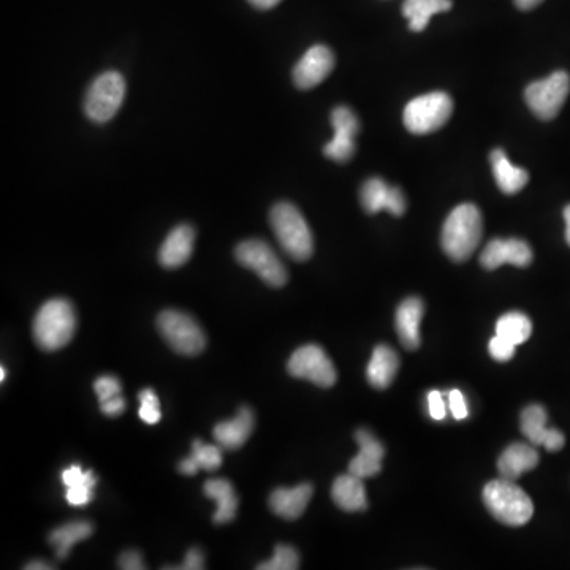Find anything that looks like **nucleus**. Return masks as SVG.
I'll return each mask as SVG.
<instances>
[{"label":"nucleus","mask_w":570,"mask_h":570,"mask_svg":"<svg viewBox=\"0 0 570 570\" xmlns=\"http://www.w3.org/2000/svg\"><path fill=\"white\" fill-rule=\"evenodd\" d=\"M126 407V399L119 395L108 399V401L100 403V411L107 415V417H118V415H121L122 412L126 411Z\"/></svg>","instance_id":"nucleus-40"},{"label":"nucleus","mask_w":570,"mask_h":570,"mask_svg":"<svg viewBox=\"0 0 570 570\" xmlns=\"http://www.w3.org/2000/svg\"><path fill=\"white\" fill-rule=\"evenodd\" d=\"M94 390L97 396H99L100 403H103V401H108V399L118 396L121 393L122 385L118 377L102 376L95 380Z\"/></svg>","instance_id":"nucleus-33"},{"label":"nucleus","mask_w":570,"mask_h":570,"mask_svg":"<svg viewBox=\"0 0 570 570\" xmlns=\"http://www.w3.org/2000/svg\"><path fill=\"white\" fill-rule=\"evenodd\" d=\"M513 2H515V5H517L520 10L528 12V10H534V8L539 7L544 0H513Z\"/></svg>","instance_id":"nucleus-41"},{"label":"nucleus","mask_w":570,"mask_h":570,"mask_svg":"<svg viewBox=\"0 0 570 570\" xmlns=\"http://www.w3.org/2000/svg\"><path fill=\"white\" fill-rule=\"evenodd\" d=\"M26 570H50L54 569V566H50V564L45 563V561H32V563L27 564L24 567Z\"/></svg>","instance_id":"nucleus-43"},{"label":"nucleus","mask_w":570,"mask_h":570,"mask_svg":"<svg viewBox=\"0 0 570 570\" xmlns=\"http://www.w3.org/2000/svg\"><path fill=\"white\" fill-rule=\"evenodd\" d=\"M314 488L311 483H301L295 488H278L270 496V509L284 520H298L309 506Z\"/></svg>","instance_id":"nucleus-20"},{"label":"nucleus","mask_w":570,"mask_h":570,"mask_svg":"<svg viewBox=\"0 0 570 570\" xmlns=\"http://www.w3.org/2000/svg\"><path fill=\"white\" fill-rule=\"evenodd\" d=\"M423 314H425V303L418 297L406 298L396 309V333L404 349L417 350L422 344L420 323Z\"/></svg>","instance_id":"nucleus-17"},{"label":"nucleus","mask_w":570,"mask_h":570,"mask_svg":"<svg viewBox=\"0 0 570 570\" xmlns=\"http://www.w3.org/2000/svg\"><path fill=\"white\" fill-rule=\"evenodd\" d=\"M564 221H566V241L570 246V205L564 208Z\"/></svg>","instance_id":"nucleus-44"},{"label":"nucleus","mask_w":570,"mask_h":570,"mask_svg":"<svg viewBox=\"0 0 570 570\" xmlns=\"http://www.w3.org/2000/svg\"><path fill=\"white\" fill-rule=\"evenodd\" d=\"M138 399H140V415L143 422L148 423V425H156L160 422L162 418V412H160L159 398H157L156 393L152 392L151 388H145L138 393Z\"/></svg>","instance_id":"nucleus-31"},{"label":"nucleus","mask_w":570,"mask_h":570,"mask_svg":"<svg viewBox=\"0 0 570 570\" xmlns=\"http://www.w3.org/2000/svg\"><path fill=\"white\" fill-rule=\"evenodd\" d=\"M118 567L124 570H143L146 569V564L137 550H127L119 556Z\"/></svg>","instance_id":"nucleus-38"},{"label":"nucleus","mask_w":570,"mask_h":570,"mask_svg":"<svg viewBox=\"0 0 570 570\" xmlns=\"http://www.w3.org/2000/svg\"><path fill=\"white\" fill-rule=\"evenodd\" d=\"M532 249L526 241L518 238H494L485 246L480 254V263L485 270H498L502 265H513L526 268L532 263Z\"/></svg>","instance_id":"nucleus-14"},{"label":"nucleus","mask_w":570,"mask_h":570,"mask_svg":"<svg viewBox=\"0 0 570 570\" xmlns=\"http://www.w3.org/2000/svg\"><path fill=\"white\" fill-rule=\"evenodd\" d=\"M287 369L290 376L309 380L312 384L323 388L333 387L338 380L333 361L327 352L316 344H308L295 350L287 363Z\"/></svg>","instance_id":"nucleus-10"},{"label":"nucleus","mask_w":570,"mask_h":570,"mask_svg":"<svg viewBox=\"0 0 570 570\" xmlns=\"http://www.w3.org/2000/svg\"><path fill=\"white\" fill-rule=\"evenodd\" d=\"M548 415L544 407L531 404L521 412V433L532 445H544L548 452H559L566 444V437L556 428H547Z\"/></svg>","instance_id":"nucleus-15"},{"label":"nucleus","mask_w":570,"mask_h":570,"mask_svg":"<svg viewBox=\"0 0 570 570\" xmlns=\"http://www.w3.org/2000/svg\"><path fill=\"white\" fill-rule=\"evenodd\" d=\"M203 491L209 499H214L217 504V510L213 517L214 525H227L230 521L235 520L236 510H238V496H236L232 483L225 479H209L206 480Z\"/></svg>","instance_id":"nucleus-25"},{"label":"nucleus","mask_w":570,"mask_h":570,"mask_svg":"<svg viewBox=\"0 0 570 570\" xmlns=\"http://www.w3.org/2000/svg\"><path fill=\"white\" fill-rule=\"evenodd\" d=\"M221 445L203 444L202 441L192 442V453L189 458L179 463V472L184 475H195L203 471H217L222 466Z\"/></svg>","instance_id":"nucleus-27"},{"label":"nucleus","mask_w":570,"mask_h":570,"mask_svg":"<svg viewBox=\"0 0 570 570\" xmlns=\"http://www.w3.org/2000/svg\"><path fill=\"white\" fill-rule=\"evenodd\" d=\"M355 441L358 442L360 450L349 463L350 474L357 475L363 480L379 474L382 471V461L385 456L384 445L380 444L379 439L365 428L355 433Z\"/></svg>","instance_id":"nucleus-16"},{"label":"nucleus","mask_w":570,"mask_h":570,"mask_svg":"<svg viewBox=\"0 0 570 570\" xmlns=\"http://www.w3.org/2000/svg\"><path fill=\"white\" fill-rule=\"evenodd\" d=\"M360 200L369 214L387 211L392 216L399 217L406 213L407 203L403 190L390 186L382 178L368 179L361 187Z\"/></svg>","instance_id":"nucleus-13"},{"label":"nucleus","mask_w":570,"mask_h":570,"mask_svg":"<svg viewBox=\"0 0 570 570\" xmlns=\"http://www.w3.org/2000/svg\"><path fill=\"white\" fill-rule=\"evenodd\" d=\"M483 502L496 520L513 528L526 525L534 513V504L528 494L513 480L502 477L485 485Z\"/></svg>","instance_id":"nucleus-4"},{"label":"nucleus","mask_w":570,"mask_h":570,"mask_svg":"<svg viewBox=\"0 0 570 570\" xmlns=\"http://www.w3.org/2000/svg\"><path fill=\"white\" fill-rule=\"evenodd\" d=\"M453 100L447 92L434 91L411 100L404 108V126L414 135L433 133L449 122Z\"/></svg>","instance_id":"nucleus-5"},{"label":"nucleus","mask_w":570,"mask_h":570,"mask_svg":"<svg viewBox=\"0 0 570 570\" xmlns=\"http://www.w3.org/2000/svg\"><path fill=\"white\" fill-rule=\"evenodd\" d=\"M428 412L433 420H444L447 415V407H445L444 395L439 390H433L428 393Z\"/></svg>","instance_id":"nucleus-37"},{"label":"nucleus","mask_w":570,"mask_h":570,"mask_svg":"<svg viewBox=\"0 0 570 570\" xmlns=\"http://www.w3.org/2000/svg\"><path fill=\"white\" fill-rule=\"evenodd\" d=\"M399 369V357L392 347L380 344L374 349L373 357L366 368V379L371 387L385 390L392 385Z\"/></svg>","instance_id":"nucleus-24"},{"label":"nucleus","mask_w":570,"mask_h":570,"mask_svg":"<svg viewBox=\"0 0 570 570\" xmlns=\"http://www.w3.org/2000/svg\"><path fill=\"white\" fill-rule=\"evenodd\" d=\"M65 498H67L70 506H88L89 502L94 498V487L92 485H80V487L67 488Z\"/></svg>","instance_id":"nucleus-35"},{"label":"nucleus","mask_w":570,"mask_h":570,"mask_svg":"<svg viewBox=\"0 0 570 570\" xmlns=\"http://www.w3.org/2000/svg\"><path fill=\"white\" fill-rule=\"evenodd\" d=\"M249 2L259 10H270V8L276 7L281 0H249Z\"/></svg>","instance_id":"nucleus-42"},{"label":"nucleus","mask_w":570,"mask_h":570,"mask_svg":"<svg viewBox=\"0 0 570 570\" xmlns=\"http://www.w3.org/2000/svg\"><path fill=\"white\" fill-rule=\"evenodd\" d=\"M540 458L532 445L515 442L509 445L499 456L498 471L502 479H520L525 472L532 471L539 464Z\"/></svg>","instance_id":"nucleus-21"},{"label":"nucleus","mask_w":570,"mask_h":570,"mask_svg":"<svg viewBox=\"0 0 570 570\" xmlns=\"http://www.w3.org/2000/svg\"><path fill=\"white\" fill-rule=\"evenodd\" d=\"M157 328L160 335L168 342V346L178 354L194 357L202 354L206 347V336L202 327L186 312L176 309L160 312V316L157 317Z\"/></svg>","instance_id":"nucleus-6"},{"label":"nucleus","mask_w":570,"mask_h":570,"mask_svg":"<svg viewBox=\"0 0 570 570\" xmlns=\"http://www.w3.org/2000/svg\"><path fill=\"white\" fill-rule=\"evenodd\" d=\"M335 69V54L325 45L309 48L293 69V83L301 91H309L322 83Z\"/></svg>","instance_id":"nucleus-12"},{"label":"nucleus","mask_w":570,"mask_h":570,"mask_svg":"<svg viewBox=\"0 0 570 570\" xmlns=\"http://www.w3.org/2000/svg\"><path fill=\"white\" fill-rule=\"evenodd\" d=\"M173 569H181V570L205 569V556H203L202 550H198V548H190V550L187 551L186 558H184L183 566L173 567Z\"/></svg>","instance_id":"nucleus-39"},{"label":"nucleus","mask_w":570,"mask_h":570,"mask_svg":"<svg viewBox=\"0 0 570 570\" xmlns=\"http://www.w3.org/2000/svg\"><path fill=\"white\" fill-rule=\"evenodd\" d=\"M126 97V80L118 72H105L97 76L89 86L84 99V111L91 121H111L122 107Z\"/></svg>","instance_id":"nucleus-7"},{"label":"nucleus","mask_w":570,"mask_h":570,"mask_svg":"<svg viewBox=\"0 0 570 570\" xmlns=\"http://www.w3.org/2000/svg\"><path fill=\"white\" fill-rule=\"evenodd\" d=\"M62 482H64L67 488L80 487V485H92V487H95L97 475L92 471H83L81 466L75 464V466H70L69 469H65L62 472Z\"/></svg>","instance_id":"nucleus-32"},{"label":"nucleus","mask_w":570,"mask_h":570,"mask_svg":"<svg viewBox=\"0 0 570 570\" xmlns=\"http://www.w3.org/2000/svg\"><path fill=\"white\" fill-rule=\"evenodd\" d=\"M330 119L335 135L323 148V154L333 162L346 164L354 157L355 137L360 132V122H358L357 114L344 105H339L331 111Z\"/></svg>","instance_id":"nucleus-11"},{"label":"nucleus","mask_w":570,"mask_h":570,"mask_svg":"<svg viewBox=\"0 0 570 570\" xmlns=\"http://www.w3.org/2000/svg\"><path fill=\"white\" fill-rule=\"evenodd\" d=\"M254 412L249 407H241L238 414L228 422L217 423L214 426L213 436L217 445L225 450H238L246 444L254 430Z\"/></svg>","instance_id":"nucleus-19"},{"label":"nucleus","mask_w":570,"mask_h":570,"mask_svg":"<svg viewBox=\"0 0 570 570\" xmlns=\"http://www.w3.org/2000/svg\"><path fill=\"white\" fill-rule=\"evenodd\" d=\"M195 230L187 224L178 225L168 233L160 247L159 262L167 270H175L190 259L194 251Z\"/></svg>","instance_id":"nucleus-18"},{"label":"nucleus","mask_w":570,"mask_h":570,"mask_svg":"<svg viewBox=\"0 0 570 570\" xmlns=\"http://www.w3.org/2000/svg\"><path fill=\"white\" fill-rule=\"evenodd\" d=\"M452 7V0H406L403 15L409 21V29L412 32H422L434 15L449 12Z\"/></svg>","instance_id":"nucleus-28"},{"label":"nucleus","mask_w":570,"mask_h":570,"mask_svg":"<svg viewBox=\"0 0 570 570\" xmlns=\"http://www.w3.org/2000/svg\"><path fill=\"white\" fill-rule=\"evenodd\" d=\"M76 330L75 308L64 298H53L38 309L32 335L40 349L54 352L72 341Z\"/></svg>","instance_id":"nucleus-2"},{"label":"nucleus","mask_w":570,"mask_h":570,"mask_svg":"<svg viewBox=\"0 0 570 570\" xmlns=\"http://www.w3.org/2000/svg\"><path fill=\"white\" fill-rule=\"evenodd\" d=\"M449 406L455 420H464V418H468V403H466V398H464V395L460 390H452V392H449Z\"/></svg>","instance_id":"nucleus-36"},{"label":"nucleus","mask_w":570,"mask_h":570,"mask_svg":"<svg viewBox=\"0 0 570 570\" xmlns=\"http://www.w3.org/2000/svg\"><path fill=\"white\" fill-rule=\"evenodd\" d=\"M270 224L279 244L297 262H306L314 254V236L300 209L281 202L271 208Z\"/></svg>","instance_id":"nucleus-3"},{"label":"nucleus","mask_w":570,"mask_h":570,"mask_svg":"<svg viewBox=\"0 0 570 570\" xmlns=\"http://www.w3.org/2000/svg\"><path fill=\"white\" fill-rule=\"evenodd\" d=\"M532 323L523 312H507L496 323V335L506 338L515 346H520L523 342L531 338Z\"/></svg>","instance_id":"nucleus-29"},{"label":"nucleus","mask_w":570,"mask_h":570,"mask_svg":"<svg viewBox=\"0 0 570 570\" xmlns=\"http://www.w3.org/2000/svg\"><path fill=\"white\" fill-rule=\"evenodd\" d=\"M92 532H94V526L89 521H70L67 525L53 529L48 536V542L56 550L57 559H65L69 556L73 545L78 544L81 540L89 539Z\"/></svg>","instance_id":"nucleus-26"},{"label":"nucleus","mask_w":570,"mask_h":570,"mask_svg":"<svg viewBox=\"0 0 570 570\" xmlns=\"http://www.w3.org/2000/svg\"><path fill=\"white\" fill-rule=\"evenodd\" d=\"M491 168L499 189L507 195H515L525 189L529 181V173L517 165H513L504 149H494L490 154Z\"/></svg>","instance_id":"nucleus-23"},{"label":"nucleus","mask_w":570,"mask_h":570,"mask_svg":"<svg viewBox=\"0 0 570 570\" xmlns=\"http://www.w3.org/2000/svg\"><path fill=\"white\" fill-rule=\"evenodd\" d=\"M5 377H7V369H5V366H2V368H0V380L4 382Z\"/></svg>","instance_id":"nucleus-45"},{"label":"nucleus","mask_w":570,"mask_h":570,"mask_svg":"<svg viewBox=\"0 0 570 570\" xmlns=\"http://www.w3.org/2000/svg\"><path fill=\"white\" fill-rule=\"evenodd\" d=\"M515 347L517 346L507 341L506 338L496 335L488 344V352L494 360L504 363V361L512 360L513 355H515Z\"/></svg>","instance_id":"nucleus-34"},{"label":"nucleus","mask_w":570,"mask_h":570,"mask_svg":"<svg viewBox=\"0 0 570 570\" xmlns=\"http://www.w3.org/2000/svg\"><path fill=\"white\" fill-rule=\"evenodd\" d=\"M235 257L240 265L254 271L270 287H282L289 281V273L273 247L262 240H247L238 244Z\"/></svg>","instance_id":"nucleus-9"},{"label":"nucleus","mask_w":570,"mask_h":570,"mask_svg":"<svg viewBox=\"0 0 570 570\" xmlns=\"http://www.w3.org/2000/svg\"><path fill=\"white\" fill-rule=\"evenodd\" d=\"M331 498L344 512H363L368 509V498L363 479L354 474L339 475L331 487Z\"/></svg>","instance_id":"nucleus-22"},{"label":"nucleus","mask_w":570,"mask_h":570,"mask_svg":"<svg viewBox=\"0 0 570 570\" xmlns=\"http://www.w3.org/2000/svg\"><path fill=\"white\" fill-rule=\"evenodd\" d=\"M300 567V555L290 545H278L274 548V555L270 561L259 564V570H297Z\"/></svg>","instance_id":"nucleus-30"},{"label":"nucleus","mask_w":570,"mask_h":570,"mask_svg":"<svg viewBox=\"0 0 570 570\" xmlns=\"http://www.w3.org/2000/svg\"><path fill=\"white\" fill-rule=\"evenodd\" d=\"M570 92V75L564 70L551 73L544 80L534 81L525 91L529 110L542 121H551L563 110Z\"/></svg>","instance_id":"nucleus-8"},{"label":"nucleus","mask_w":570,"mask_h":570,"mask_svg":"<svg viewBox=\"0 0 570 570\" xmlns=\"http://www.w3.org/2000/svg\"><path fill=\"white\" fill-rule=\"evenodd\" d=\"M483 235V217L472 203L456 206L442 227L441 243L453 262H468L479 247Z\"/></svg>","instance_id":"nucleus-1"}]
</instances>
